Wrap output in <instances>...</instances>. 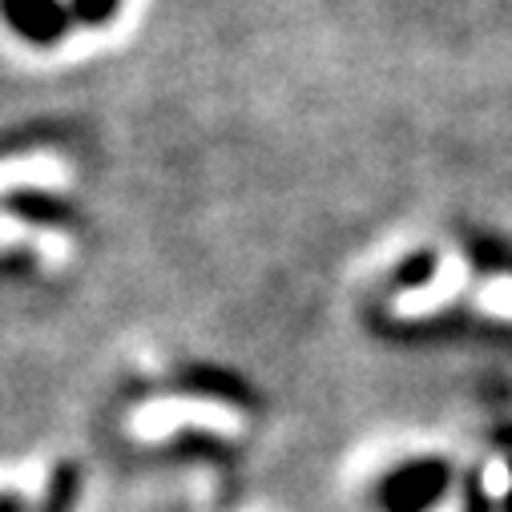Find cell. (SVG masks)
<instances>
[{
	"instance_id": "obj_1",
	"label": "cell",
	"mask_w": 512,
	"mask_h": 512,
	"mask_svg": "<svg viewBox=\"0 0 512 512\" xmlns=\"http://www.w3.org/2000/svg\"><path fill=\"white\" fill-rule=\"evenodd\" d=\"M444 484H448V468L440 460H416L383 480L379 496L388 512H428L440 500Z\"/></svg>"
},
{
	"instance_id": "obj_2",
	"label": "cell",
	"mask_w": 512,
	"mask_h": 512,
	"mask_svg": "<svg viewBox=\"0 0 512 512\" xmlns=\"http://www.w3.org/2000/svg\"><path fill=\"white\" fill-rule=\"evenodd\" d=\"M0 17L29 45H57L77 21L65 0H0Z\"/></svg>"
},
{
	"instance_id": "obj_3",
	"label": "cell",
	"mask_w": 512,
	"mask_h": 512,
	"mask_svg": "<svg viewBox=\"0 0 512 512\" xmlns=\"http://www.w3.org/2000/svg\"><path fill=\"white\" fill-rule=\"evenodd\" d=\"M73 504H77V468L61 464L53 472V484H49V496H45L41 512H73Z\"/></svg>"
},
{
	"instance_id": "obj_4",
	"label": "cell",
	"mask_w": 512,
	"mask_h": 512,
	"mask_svg": "<svg viewBox=\"0 0 512 512\" xmlns=\"http://www.w3.org/2000/svg\"><path fill=\"white\" fill-rule=\"evenodd\" d=\"M117 5H121V0H69V9H73V17L81 25H105V21H113Z\"/></svg>"
},
{
	"instance_id": "obj_5",
	"label": "cell",
	"mask_w": 512,
	"mask_h": 512,
	"mask_svg": "<svg viewBox=\"0 0 512 512\" xmlns=\"http://www.w3.org/2000/svg\"><path fill=\"white\" fill-rule=\"evenodd\" d=\"M0 512H25V504L17 496H0Z\"/></svg>"
}]
</instances>
